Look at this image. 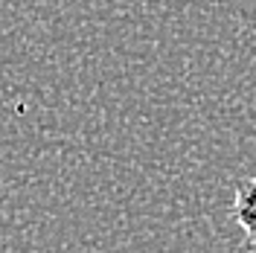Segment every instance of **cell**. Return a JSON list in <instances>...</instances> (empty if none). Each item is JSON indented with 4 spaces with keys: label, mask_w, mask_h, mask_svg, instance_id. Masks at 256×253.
I'll return each mask as SVG.
<instances>
[{
    "label": "cell",
    "mask_w": 256,
    "mask_h": 253,
    "mask_svg": "<svg viewBox=\"0 0 256 253\" xmlns=\"http://www.w3.org/2000/svg\"><path fill=\"white\" fill-rule=\"evenodd\" d=\"M233 222L239 224L242 242L233 253H256V174L242 178L233 192Z\"/></svg>",
    "instance_id": "cell-1"
}]
</instances>
